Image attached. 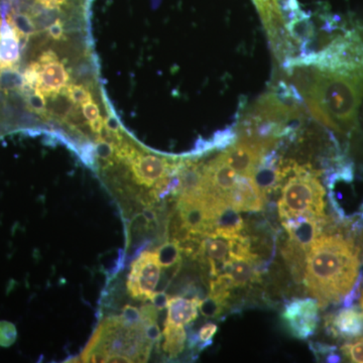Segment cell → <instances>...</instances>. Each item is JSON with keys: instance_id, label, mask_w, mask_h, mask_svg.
<instances>
[{"instance_id": "6da1fadb", "label": "cell", "mask_w": 363, "mask_h": 363, "mask_svg": "<svg viewBox=\"0 0 363 363\" xmlns=\"http://www.w3.org/2000/svg\"><path fill=\"white\" fill-rule=\"evenodd\" d=\"M298 92L316 121L346 135L357 130L363 71L341 74L311 65L290 67Z\"/></svg>"}, {"instance_id": "7a4b0ae2", "label": "cell", "mask_w": 363, "mask_h": 363, "mask_svg": "<svg viewBox=\"0 0 363 363\" xmlns=\"http://www.w3.org/2000/svg\"><path fill=\"white\" fill-rule=\"evenodd\" d=\"M360 248L343 233L319 236L307 253L305 285L320 307L343 300L359 274Z\"/></svg>"}, {"instance_id": "3957f363", "label": "cell", "mask_w": 363, "mask_h": 363, "mask_svg": "<svg viewBox=\"0 0 363 363\" xmlns=\"http://www.w3.org/2000/svg\"><path fill=\"white\" fill-rule=\"evenodd\" d=\"M281 198L278 201L281 220L298 215H325L324 197L326 192L319 177L323 171L312 164H300L294 160L279 161Z\"/></svg>"}, {"instance_id": "277c9868", "label": "cell", "mask_w": 363, "mask_h": 363, "mask_svg": "<svg viewBox=\"0 0 363 363\" xmlns=\"http://www.w3.org/2000/svg\"><path fill=\"white\" fill-rule=\"evenodd\" d=\"M319 308L318 301L311 298H293L286 303L281 319L291 335L300 340L314 335L319 323Z\"/></svg>"}, {"instance_id": "5b68a950", "label": "cell", "mask_w": 363, "mask_h": 363, "mask_svg": "<svg viewBox=\"0 0 363 363\" xmlns=\"http://www.w3.org/2000/svg\"><path fill=\"white\" fill-rule=\"evenodd\" d=\"M161 279V264L157 252H143L131 266L128 278L130 297L147 300L156 291Z\"/></svg>"}, {"instance_id": "8992f818", "label": "cell", "mask_w": 363, "mask_h": 363, "mask_svg": "<svg viewBox=\"0 0 363 363\" xmlns=\"http://www.w3.org/2000/svg\"><path fill=\"white\" fill-rule=\"evenodd\" d=\"M330 223L327 216H315V215H298L284 219L281 224L290 240L297 242L305 250H309L313 242L323 233L325 227Z\"/></svg>"}, {"instance_id": "52a82bcc", "label": "cell", "mask_w": 363, "mask_h": 363, "mask_svg": "<svg viewBox=\"0 0 363 363\" xmlns=\"http://www.w3.org/2000/svg\"><path fill=\"white\" fill-rule=\"evenodd\" d=\"M267 152L259 145L238 140L223 150L220 157L240 175L253 176Z\"/></svg>"}, {"instance_id": "ba28073f", "label": "cell", "mask_w": 363, "mask_h": 363, "mask_svg": "<svg viewBox=\"0 0 363 363\" xmlns=\"http://www.w3.org/2000/svg\"><path fill=\"white\" fill-rule=\"evenodd\" d=\"M38 63L40 80L35 90L40 91L44 95H52L63 91L70 76L64 64L57 58V55L52 51L45 52L40 57Z\"/></svg>"}, {"instance_id": "9c48e42d", "label": "cell", "mask_w": 363, "mask_h": 363, "mask_svg": "<svg viewBox=\"0 0 363 363\" xmlns=\"http://www.w3.org/2000/svg\"><path fill=\"white\" fill-rule=\"evenodd\" d=\"M131 159H133L131 169L136 182L147 187H150L164 177L169 175V172L177 164V162H169L167 157L140 154L138 152H136Z\"/></svg>"}, {"instance_id": "30bf717a", "label": "cell", "mask_w": 363, "mask_h": 363, "mask_svg": "<svg viewBox=\"0 0 363 363\" xmlns=\"http://www.w3.org/2000/svg\"><path fill=\"white\" fill-rule=\"evenodd\" d=\"M234 209L243 212H259L264 209V198L252 176L240 175L236 185L226 196Z\"/></svg>"}, {"instance_id": "8fae6325", "label": "cell", "mask_w": 363, "mask_h": 363, "mask_svg": "<svg viewBox=\"0 0 363 363\" xmlns=\"http://www.w3.org/2000/svg\"><path fill=\"white\" fill-rule=\"evenodd\" d=\"M213 210V231L211 233L224 238H234L242 234L245 221L240 211L234 209L224 198H216L211 203Z\"/></svg>"}, {"instance_id": "7c38bea8", "label": "cell", "mask_w": 363, "mask_h": 363, "mask_svg": "<svg viewBox=\"0 0 363 363\" xmlns=\"http://www.w3.org/2000/svg\"><path fill=\"white\" fill-rule=\"evenodd\" d=\"M326 328L333 337L354 339L363 336V312L358 308H345L327 318Z\"/></svg>"}, {"instance_id": "4fadbf2b", "label": "cell", "mask_w": 363, "mask_h": 363, "mask_svg": "<svg viewBox=\"0 0 363 363\" xmlns=\"http://www.w3.org/2000/svg\"><path fill=\"white\" fill-rule=\"evenodd\" d=\"M21 40L11 21L0 18V71L16 69L21 59Z\"/></svg>"}, {"instance_id": "5bb4252c", "label": "cell", "mask_w": 363, "mask_h": 363, "mask_svg": "<svg viewBox=\"0 0 363 363\" xmlns=\"http://www.w3.org/2000/svg\"><path fill=\"white\" fill-rule=\"evenodd\" d=\"M199 297L186 298L183 297H173L169 298L168 315H167L164 323L177 325V326H185L194 321L198 317L199 309Z\"/></svg>"}, {"instance_id": "9a60e30c", "label": "cell", "mask_w": 363, "mask_h": 363, "mask_svg": "<svg viewBox=\"0 0 363 363\" xmlns=\"http://www.w3.org/2000/svg\"><path fill=\"white\" fill-rule=\"evenodd\" d=\"M233 288H242L260 281V272L257 264L247 260H235L222 272Z\"/></svg>"}, {"instance_id": "2e32d148", "label": "cell", "mask_w": 363, "mask_h": 363, "mask_svg": "<svg viewBox=\"0 0 363 363\" xmlns=\"http://www.w3.org/2000/svg\"><path fill=\"white\" fill-rule=\"evenodd\" d=\"M281 255L290 269L294 281L297 284H302L305 279L307 250L301 247L295 241L289 240L281 250Z\"/></svg>"}, {"instance_id": "e0dca14e", "label": "cell", "mask_w": 363, "mask_h": 363, "mask_svg": "<svg viewBox=\"0 0 363 363\" xmlns=\"http://www.w3.org/2000/svg\"><path fill=\"white\" fill-rule=\"evenodd\" d=\"M162 350L171 358H176L185 350L187 332L184 326L164 323Z\"/></svg>"}, {"instance_id": "ac0fdd59", "label": "cell", "mask_w": 363, "mask_h": 363, "mask_svg": "<svg viewBox=\"0 0 363 363\" xmlns=\"http://www.w3.org/2000/svg\"><path fill=\"white\" fill-rule=\"evenodd\" d=\"M156 252L157 257H159L160 264L166 269L181 264V247L179 242L175 240L164 243Z\"/></svg>"}, {"instance_id": "d6986e66", "label": "cell", "mask_w": 363, "mask_h": 363, "mask_svg": "<svg viewBox=\"0 0 363 363\" xmlns=\"http://www.w3.org/2000/svg\"><path fill=\"white\" fill-rule=\"evenodd\" d=\"M228 301L222 300V298L208 296L205 300L200 303L199 309L203 316L205 318H218L222 313L225 311Z\"/></svg>"}, {"instance_id": "ffe728a7", "label": "cell", "mask_w": 363, "mask_h": 363, "mask_svg": "<svg viewBox=\"0 0 363 363\" xmlns=\"http://www.w3.org/2000/svg\"><path fill=\"white\" fill-rule=\"evenodd\" d=\"M0 87L4 90L23 89L25 87L23 76L16 69L0 71Z\"/></svg>"}, {"instance_id": "44dd1931", "label": "cell", "mask_w": 363, "mask_h": 363, "mask_svg": "<svg viewBox=\"0 0 363 363\" xmlns=\"http://www.w3.org/2000/svg\"><path fill=\"white\" fill-rule=\"evenodd\" d=\"M340 350L343 357L350 362L363 363V338L344 344Z\"/></svg>"}, {"instance_id": "7402d4cb", "label": "cell", "mask_w": 363, "mask_h": 363, "mask_svg": "<svg viewBox=\"0 0 363 363\" xmlns=\"http://www.w3.org/2000/svg\"><path fill=\"white\" fill-rule=\"evenodd\" d=\"M66 95L73 104L83 105L86 104V102L93 100L88 90L82 85L74 84L69 86V87L67 88Z\"/></svg>"}, {"instance_id": "603a6c76", "label": "cell", "mask_w": 363, "mask_h": 363, "mask_svg": "<svg viewBox=\"0 0 363 363\" xmlns=\"http://www.w3.org/2000/svg\"><path fill=\"white\" fill-rule=\"evenodd\" d=\"M218 331V326L214 323H206L203 325L197 333L198 340H199V350H205L208 346L211 345L212 338Z\"/></svg>"}, {"instance_id": "cb8c5ba5", "label": "cell", "mask_w": 363, "mask_h": 363, "mask_svg": "<svg viewBox=\"0 0 363 363\" xmlns=\"http://www.w3.org/2000/svg\"><path fill=\"white\" fill-rule=\"evenodd\" d=\"M362 284H363V269L359 271V274H358L357 281H355L354 285H353L352 289L344 296L343 298V307L344 308H350L352 307L353 304H354L355 301L358 300L362 296Z\"/></svg>"}, {"instance_id": "d4e9b609", "label": "cell", "mask_w": 363, "mask_h": 363, "mask_svg": "<svg viewBox=\"0 0 363 363\" xmlns=\"http://www.w3.org/2000/svg\"><path fill=\"white\" fill-rule=\"evenodd\" d=\"M26 101L30 108L39 114L43 113L47 107L45 95L39 90H33L32 93H28L26 95Z\"/></svg>"}, {"instance_id": "484cf974", "label": "cell", "mask_w": 363, "mask_h": 363, "mask_svg": "<svg viewBox=\"0 0 363 363\" xmlns=\"http://www.w3.org/2000/svg\"><path fill=\"white\" fill-rule=\"evenodd\" d=\"M309 346L310 350L314 352L315 357H316L317 359L324 357V359L326 360V358L328 357L331 353L336 352V350H337V348H336L335 346H331L328 345V344L319 342H310Z\"/></svg>"}, {"instance_id": "4316f807", "label": "cell", "mask_w": 363, "mask_h": 363, "mask_svg": "<svg viewBox=\"0 0 363 363\" xmlns=\"http://www.w3.org/2000/svg\"><path fill=\"white\" fill-rule=\"evenodd\" d=\"M169 296L164 292L154 293L150 297V300L152 301V305L157 308V310H164L168 306Z\"/></svg>"}, {"instance_id": "83f0119b", "label": "cell", "mask_w": 363, "mask_h": 363, "mask_svg": "<svg viewBox=\"0 0 363 363\" xmlns=\"http://www.w3.org/2000/svg\"><path fill=\"white\" fill-rule=\"evenodd\" d=\"M49 35L54 40H60L63 35V25L61 21H56L49 28Z\"/></svg>"}, {"instance_id": "f1b7e54d", "label": "cell", "mask_w": 363, "mask_h": 363, "mask_svg": "<svg viewBox=\"0 0 363 363\" xmlns=\"http://www.w3.org/2000/svg\"><path fill=\"white\" fill-rule=\"evenodd\" d=\"M42 6L54 9V7L60 6L64 4V0H37Z\"/></svg>"}, {"instance_id": "f546056e", "label": "cell", "mask_w": 363, "mask_h": 363, "mask_svg": "<svg viewBox=\"0 0 363 363\" xmlns=\"http://www.w3.org/2000/svg\"><path fill=\"white\" fill-rule=\"evenodd\" d=\"M360 308H362V312H363V289L362 291V296H360Z\"/></svg>"}]
</instances>
